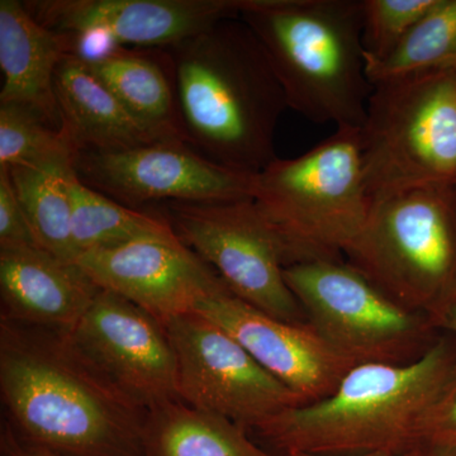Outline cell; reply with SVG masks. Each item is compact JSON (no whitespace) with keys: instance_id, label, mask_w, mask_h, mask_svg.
Segmentation results:
<instances>
[{"instance_id":"obj_1","label":"cell","mask_w":456,"mask_h":456,"mask_svg":"<svg viewBox=\"0 0 456 456\" xmlns=\"http://www.w3.org/2000/svg\"><path fill=\"white\" fill-rule=\"evenodd\" d=\"M8 430L59 456H145L147 412L84 358L68 332L0 320Z\"/></svg>"},{"instance_id":"obj_2","label":"cell","mask_w":456,"mask_h":456,"mask_svg":"<svg viewBox=\"0 0 456 456\" xmlns=\"http://www.w3.org/2000/svg\"><path fill=\"white\" fill-rule=\"evenodd\" d=\"M167 50L189 145L248 175L277 160L275 130L287 98L253 29L231 18Z\"/></svg>"},{"instance_id":"obj_3","label":"cell","mask_w":456,"mask_h":456,"mask_svg":"<svg viewBox=\"0 0 456 456\" xmlns=\"http://www.w3.org/2000/svg\"><path fill=\"white\" fill-rule=\"evenodd\" d=\"M455 379L456 336L443 332L419 359L355 365L329 397L289 408L257 431L285 454H403L421 448L426 419Z\"/></svg>"},{"instance_id":"obj_4","label":"cell","mask_w":456,"mask_h":456,"mask_svg":"<svg viewBox=\"0 0 456 456\" xmlns=\"http://www.w3.org/2000/svg\"><path fill=\"white\" fill-rule=\"evenodd\" d=\"M288 108L314 123L362 128L373 86L362 47V0H244Z\"/></svg>"},{"instance_id":"obj_5","label":"cell","mask_w":456,"mask_h":456,"mask_svg":"<svg viewBox=\"0 0 456 456\" xmlns=\"http://www.w3.org/2000/svg\"><path fill=\"white\" fill-rule=\"evenodd\" d=\"M254 202L281 237L289 265L340 260L373 206L362 128H336L298 158L273 161L255 179Z\"/></svg>"},{"instance_id":"obj_6","label":"cell","mask_w":456,"mask_h":456,"mask_svg":"<svg viewBox=\"0 0 456 456\" xmlns=\"http://www.w3.org/2000/svg\"><path fill=\"white\" fill-rule=\"evenodd\" d=\"M345 255L393 299L434 317L456 299L455 185H421L375 200Z\"/></svg>"},{"instance_id":"obj_7","label":"cell","mask_w":456,"mask_h":456,"mask_svg":"<svg viewBox=\"0 0 456 456\" xmlns=\"http://www.w3.org/2000/svg\"><path fill=\"white\" fill-rule=\"evenodd\" d=\"M362 142L373 203L421 185L456 187V75L431 71L374 84Z\"/></svg>"},{"instance_id":"obj_8","label":"cell","mask_w":456,"mask_h":456,"mask_svg":"<svg viewBox=\"0 0 456 456\" xmlns=\"http://www.w3.org/2000/svg\"><path fill=\"white\" fill-rule=\"evenodd\" d=\"M284 277L308 325L351 364H404L440 338L428 314L404 307L349 263L305 261Z\"/></svg>"},{"instance_id":"obj_9","label":"cell","mask_w":456,"mask_h":456,"mask_svg":"<svg viewBox=\"0 0 456 456\" xmlns=\"http://www.w3.org/2000/svg\"><path fill=\"white\" fill-rule=\"evenodd\" d=\"M180 241L206 261L237 298L285 322L305 325L301 305L285 281L289 265L281 237L254 200L161 204Z\"/></svg>"},{"instance_id":"obj_10","label":"cell","mask_w":456,"mask_h":456,"mask_svg":"<svg viewBox=\"0 0 456 456\" xmlns=\"http://www.w3.org/2000/svg\"><path fill=\"white\" fill-rule=\"evenodd\" d=\"M175 354L180 401L259 430L273 417L302 406L303 401L279 382L220 326L198 312L165 325Z\"/></svg>"},{"instance_id":"obj_11","label":"cell","mask_w":456,"mask_h":456,"mask_svg":"<svg viewBox=\"0 0 456 456\" xmlns=\"http://www.w3.org/2000/svg\"><path fill=\"white\" fill-rule=\"evenodd\" d=\"M77 178L122 206L150 212L161 204L254 200L256 175L215 163L179 139L118 151L77 152Z\"/></svg>"},{"instance_id":"obj_12","label":"cell","mask_w":456,"mask_h":456,"mask_svg":"<svg viewBox=\"0 0 456 456\" xmlns=\"http://www.w3.org/2000/svg\"><path fill=\"white\" fill-rule=\"evenodd\" d=\"M68 336L117 391L145 412L180 401L167 329L134 303L101 290Z\"/></svg>"},{"instance_id":"obj_13","label":"cell","mask_w":456,"mask_h":456,"mask_svg":"<svg viewBox=\"0 0 456 456\" xmlns=\"http://www.w3.org/2000/svg\"><path fill=\"white\" fill-rule=\"evenodd\" d=\"M75 264L102 290L121 296L164 326L196 312L204 299L230 292L220 275L176 236L88 251Z\"/></svg>"},{"instance_id":"obj_14","label":"cell","mask_w":456,"mask_h":456,"mask_svg":"<svg viewBox=\"0 0 456 456\" xmlns=\"http://www.w3.org/2000/svg\"><path fill=\"white\" fill-rule=\"evenodd\" d=\"M244 0H27V11L55 32H106L123 47L171 49L224 20Z\"/></svg>"},{"instance_id":"obj_15","label":"cell","mask_w":456,"mask_h":456,"mask_svg":"<svg viewBox=\"0 0 456 456\" xmlns=\"http://www.w3.org/2000/svg\"><path fill=\"white\" fill-rule=\"evenodd\" d=\"M196 312L232 336L303 403L329 397L355 365L342 358L308 323L285 322L224 292L204 299Z\"/></svg>"},{"instance_id":"obj_16","label":"cell","mask_w":456,"mask_h":456,"mask_svg":"<svg viewBox=\"0 0 456 456\" xmlns=\"http://www.w3.org/2000/svg\"><path fill=\"white\" fill-rule=\"evenodd\" d=\"M101 290L77 264L45 248H0V320L69 332Z\"/></svg>"},{"instance_id":"obj_17","label":"cell","mask_w":456,"mask_h":456,"mask_svg":"<svg viewBox=\"0 0 456 456\" xmlns=\"http://www.w3.org/2000/svg\"><path fill=\"white\" fill-rule=\"evenodd\" d=\"M53 90L61 130L77 152L118 151L173 139L141 122L77 57L66 55L57 66Z\"/></svg>"},{"instance_id":"obj_18","label":"cell","mask_w":456,"mask_h":456,"mask_svg":"<svg viewBox=\"0 0 456 456\" xmlns=\"http://www.w3.org/2000/svg\"><path fill=\"white\" fill-rule=\"evenodd\" d=\"M66 55L61 33L37 22L25 2L0 0V104L35 108L61 127L53 82Z\"/></svg>"},{"instance_id":"obj_19","label":"cell","mask_w":456,"mask_h":456,"mask_svg":"<svg viewBox=\"0 0 456 456\" xmlns=\"http://www.w3.org/2000/svg\"><path fill=\"white\" fill-rule=\"evenodd\" d=\"M86 65L141 122L165 136L185 141L169 50L121 47Z\"/></svg>"},{"instance_id":"obj_20","label":"cell","mask_w":456,"mask_h":456,"mask_svg":"<svg viewBox=\"0 0 456 456\" xmlns=\"http://www.w3.org/2000/svg\"><path fill=\"white\" fill-rule=\"evenodd\" d=\"M143 449L145 456H290L269 454L242 426L182 401L147 412Z\"/></svg>"},{"instance_id":"obj_21","label":"cell","mask_w":456,"mask_h":456,"mask_svg":"<svg viewBox=\"0 0 456 456\" xmlns=\"http://www.w3.org/2000/svg\"><path fill=\"white\" fill-rule=\"evenodd\" d=\"M77 155L55 156L7 169L14 191L42 248L59 259H77L71 235V204L68 179Z\"/></svg>"},{"instance_id":"obj_22","label":"cell","mask_w":456,"mask_h":456,"mask_svg":"<svg viewBox=\"0 0 456 456\" xmlns=\"http://www.w3.org/2000/svg\"><path fill=\"white\" fill-rule=\"evenodd\" d=\"M71 204V235L77 257L88 251L113 248L147 239L175 236L169 222L154 211H136L122 206L77 178L68 179Z\"/></svg>"},{"instance_id":"obj_23","label":"cell","mask_w":456,"mask_h":456,"mask_svg":"<svg viewBox=\"0 0 456 456\" xmlns=\"http://www.w3.org/2000/svg\"><path fill=\"white\" fill-rule=\"evenodd\" d=\"M431 71L456 75V0H436L391 56L383 61L367 60L371 86Z\"/></svg>"},{"instance_id":"obj_24","label":"cell","mask_w":456,"mask_h":456,"mask_svg":"<svg viewBox=\"0 0 456 456\" xmlns=\"http://www.w3.org/2000/svg\"><path fill=\"white\" fill-rule=\"evenodd\" d=\"M77 150L61 127L25 104H0V169L31 165Z\"/></svg>"},{"instance_id":"obj_25","label":"cell","mask_w":456,"mask_h":456,"mask_svg":"<svg viewBox=\"0 0 456 456\" xmlns=\"http://www.w3.org/2000/svg\"><path fill=\"white\" fill-rule=\"evenodd\" d=\"M436 0H362L365 60L383 61L398 49Z\"/></svg>"},{"instance_id":"obj_26","label":"cell","mask_w":456,"mask_h":456,"mask_svg":"<svg viewBox=\"0 0 456 456\" xmlns=\"http://www.w3.org/2000/svg\"><path fill=\"white\" fill-rule=\"evenodd\" d=\"M41 248L7 169H0V248Z\"/></svg>"},{"instance_id":"obj_27","label":"cell","mask_w":456,"mask_h":456,"mask_svg":"<svg viewBox=\"0 0 456 456\" xmlns=\"http://www.w3.org/2000/svg\"><path fill=\"white\" fill-rule=\"evenodd\" d=\"M421 443L422 446H456V379L441 395L426 419Z\"/></svg>"},{"instance_id":"obj_28","label":"cell","mask_w":456,"mask_h":456,"mask_svg":"<svg viewBox=\"0 0 456 456\" xmlns=\"http://www.w3.org/2000/svg\"><path fill=\"white\" fill-rule=\"evenodd\" d=\"M3 445L5 449V456H59L45 452V450L31 448V446H27L25 444L18 443L16 437L8 430L7 434L4 435V439H3Z\"/></svg>"},{"instance_id":"obj_29","label":"cell","mask_w":456,"mask_h":456,"mask_svg":"<svg viewBox=\"0 0 456 456\" xmlns=\"http://www.w3.org/2000/svg\"><path fill=\"white\" fill-rule=\"evenodd\" d=\"M430 320L432 325L436 327L440 332H448V334L456 336V299L449 303Z\"/></svg>"},{"instance_id":"obj_30","label":"cell","mask_w":456,"mask_h":456,"mask_svg":"<svg viewBox=\"0 0 456 456\" xmlns=\"http://www.w3.org/2000/svg\"><path fill=\"white\" fill-rule=\"evenodd\" d=\"M419 456H456V446L424 445Z\"/></svg>"},{"instance_id":"obj_31","label":"cell","mask_w":456,"mask_h":456,"mask_svg":"<svg viewBox=\"0 0 456 456\" xmlns=\"http://www.w3.org/2000/svg\"><path fill=\"white\" fill-rule=\"evenodd\" d=\"M421 448L412 450V452H403V454H389V452H370V454H360L351 456H419ZM290 456H330V455H318L310 454V452H290Z\"/></svg>"}]
</instances>
